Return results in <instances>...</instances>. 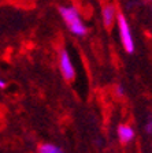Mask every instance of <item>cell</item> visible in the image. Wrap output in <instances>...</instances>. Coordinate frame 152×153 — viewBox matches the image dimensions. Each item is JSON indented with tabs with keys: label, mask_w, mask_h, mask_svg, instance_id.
<instances>
[{
	"label": "cell",
	"mask_w": 152,
	"mask_h": 153,
	"mask_svg": "<svg viewBox=\"0 0 152 153\" xmlns=\"http://www.w3.org/2000/svg\"><path fill=\"white\" fill-rule=\"evenodd\" d=\"M60 70H62V75L64 76V79L71 81L76 76V71H74L73 63L70 60V56L64 49L60 51Z\"/></svg>",
	"instance_id": "obj_3"
},
{
	"label": "cell",
	"mask_w": 152,
	"mask_h": 153,
	"mask_svg": "<svg viewBox=\"0 0 152 153\" xmlns=\"http://www.w3.org/2000/svg\"><path fill=\"white\" fill-rule=\"evenodd\" d=\"M145 131L148 134H152V119H149L148 123L145 124Z\"/></svg>",
	"instance_id": "obj_7"
},
{
	"label": "cell",
	"mask_w": 152,
	"mask_h": 153,
	"mask_svg": "<svg viewBox=\"0 0 152 153\" xmlns=\"http://www.w3.org/2000/svg\"><path fill=\"white\" fill-rule=\"evenodd\" d=\"M118 93H119V94H124V89H122V88H118Z\"/></svg>",
	"instance_id": "obj_9"
},
{
	"label": "cell",
	"mask_w": 152,
	"mask_h": 153,
	"mask_svg": "<svg viewBox=\"0 0 152 153\" xmlns=\"http://www.w3.org/2000/svg\"><path fill=\"white\" fill-rule=\"evenodd\" d=\"M4 86H6V82L3 79H0V88H4Z\"/></svg>",
	"instance_id": "obj_8"
},
{
	"label": "cell",
	"mask_w": 152,
	"mask_h": 153,
	"mask_svg": "<svg viewBox=\"0 0 152 153\" xmlns=\"http://www.w3.org/2000/svg\"><path fill=\"white\" fill-rule=\"evenodd\" d=\"M117 16V10L112 4H106L103 8V22L107 29H110L114 23V19Z\"/></svg>",
	"instance_id": "obj_4"
},
{
	"label": "cell",
	"mask_w": 152,
	"mask_h": 153,
	"mask_svg": "<svg viewBox=\"0 0 152 153\" xmlns=\"http://www.w3.org/2000/svg\"><path fill=\"white\" fill-rule=\"evenodd\" d=\"M38 153H63L55 145H51V143H45V145H41L38 148Z\"/></svg>",
	"instance_id": "obj_6"
},
{
	"label": "cell",
	"mask_w": 152,
	"mask_h": 153,
	"mask_svg": "<svg viewBox=\"0 0 152 153\" xmlns=\"http://www.w3.org/2000/svg\"><path fill=\"white\" fill-rule=\"evenodd\" d=\"M118 137H119L121 142H129V141L133 140L134 137V131L132 127H129V126H125V124H121L119 127H118Z\"/></svg>",
	"instance_id": "obj_5"
},
{
	"label": "cell",
	"mask_w": 152,
	"mask_h": 153,
	"mask_svg": "<svg viewBox=\"0 0 152 153\" xmlns=\"http://www.w3.org/2000/svg\"><path fill=\"white\" fill-rule=\"evenodd\" d=\"M59 13H60V15H62V18H63V21L66 22L69 30L73 33V34L82 37V36H85L86 33H88V29L84 25L78 11H77L74 7H60Z\"/></svg>",
	"instance_id": "obj_1"
},
{
	"label": "cell",
	"mask_w": 152,
	"mask_h": 153,
	"mask_svg": "<svg viewBox=\"0 0 152 153\" xmlns=\"http://www.w3.org/2000/svg\"><path fill=\"white\" fill-rule=\"evenodd\" d=\"M117 21H118V29H119V36H121L122 45L125 47L126 52L133 53L134 41H133V37H132V32H130V27L127 25L126 18H125V15L122 13H117Z\"/></svg>",
	"instance_id": "obj_2"
}]
</instances>
